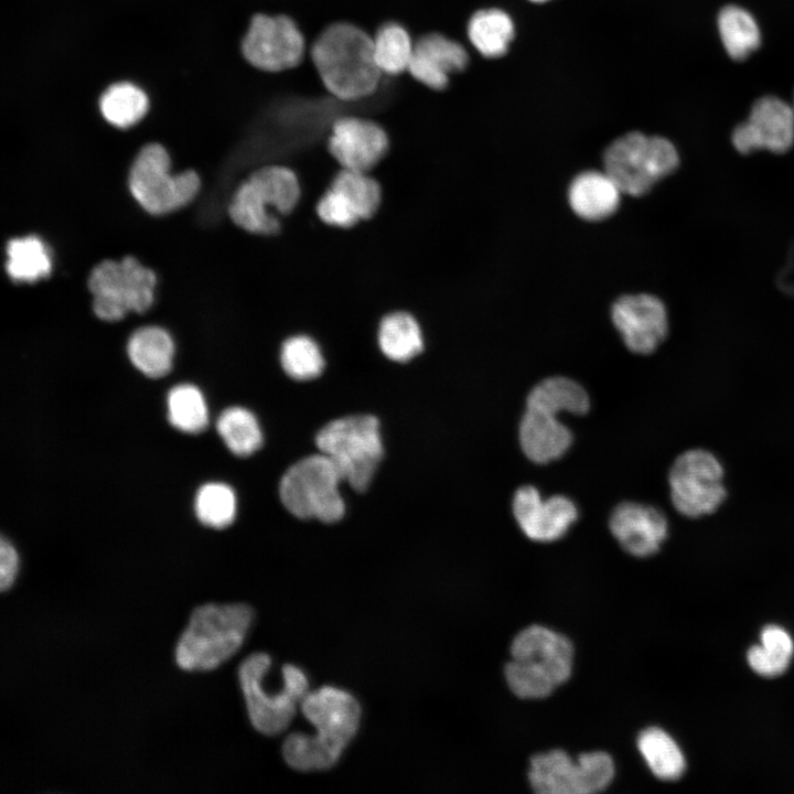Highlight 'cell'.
<instances>
[{"label":"cell","instance_id":"cell-1","mask_svg":"<svg viewBox=\"0 0 794 794\" xmlns=\"http://www.w3.org/2000/svg\"><path fill=\"white\" fill-rule=\"evenodd\" d=\"M301 710L315 734L290 733L282 744L286 763L298 771H322L334 766L357 733L361 705L347 690L323 686L310 691Z\"/></svg>","mask_w":794,"mask_h":794},{"label":"cell","instance_id":"cell-2","mask_svg":"<svg viewBox=\"0 0 794 794\" xmlns=\"http://www.w3.org/2000/svg\"><path fill=\"white\" fill-rule=\"evenodd\" d=\"M311 61L326 90L355 101L376 92L382 77L373 53V36L350 22L326 26L310 49Z\"/></svg>","mask_w":794,"mask_h":794},{"label":"cell","instance_id":"cell-3","mask_svg":"<svg viewBox=\"0 0 794 794\" xmlns=\"http://www.w3.org/2000/svg\"><path fill=\"white\" fill-rule=\"evenodd\" d=\"M246 603H206L194 608L174 651L176 665L187 672L213 670L233 657L254 622Z\"/></svg>","mask_w":794,"mask_h":794},{"label":"cell","instance_id":"cell-4","mask_svg":"<svg viewBox=\"0 0 794 794\" xmlns=\"http://www.w3.org/2000/svg\"><path fill=\"white\" fill-rule=\"evenodd\" d=\"M511 655L504 675L509 689L521 698L549 696L572 672V643L543 625L522 630L512 642Z\"/></svg>","mask_w":794,"mask_h":794},{"label":"cell","instance_id":"cell-5","mask_svg":"<svg viewBox=\"0 0 794 794\" xmlns=\"http://www.w3.org/2000/svg\"><path fill=\"white\" fill-rule=\"evenodd\" d=\"M271 657L264 652L247 656L238 667V680L253 727L266 736H276L288 728L296 709L309 693V679L300 667H282L283 687L269 691L265 685Z\"/></svg>","mask_w":794,"mask_h":794},{"label":"cell","instance_id":"cell-6","mask_svg":"<svg viewBox=\"0 0 794 794\" xmlns=\"http://www.w3.org/2000/svg\"><path fill=\"white\" fill-rule=\"evenodd\" d=\"M301 186L297 174L283 165L253 172L235 191L228 207L230 219L242 229L260 236L280 232L275 214L288 215L298 206Z\"/></svg>","mask_w":794,"mask_h":794},{"label":"cell","instance_id":"cell-7","mask_svg":"<svg viewBox=\"0 0 794 794\" xmlns=\"http://www.w3.org/2000/svg\"><path fill=\"white\" fill-rule=\"evenodd\" d=\"M315 444L337 469L343 481L364 492L383 458L378 419L371 415L348 416L326 423Z\"/></svg>","mask_w":794,"mask_h":794},{"label":"cell","instance_id":"cell-8","mask_svg":"<svg viewBox=\"0 0 794 794\" xmlns=\"http://www.w3.org/2000/svg\"><path fill=\"white\" fill-rule=\"evenodd\" d=\"M679 164L675 146L661 136L632 131L615 139L603 153L604 172L622 193L641 196Z\"/></svg>","mask_w":794,"mask_h":794},{"label":"cell","instance_id":"cell-9","mask_svg":"<svg viewBox=\"0 0 794 794\" xmlns=\"http://www.w3.org/2000/svg\"><path fill=\"white\" fill-rule=\"evenodd\" d=\"M342 481L332 461L320 452L299 460L285 472L279 483V496L283 506L298 518L335 523L345 511L339 491Z\"/></svg>","mask_w":794,"mask_h":794},{"label":"cell","instance_id":"cell-10","mask_svg":"<svg viewBox=\"0 0 794 794\" xmlns=\"http://www.w3.org/2000/svg\"><path fill=\"white\" fill-rule=\"evenodd\" d=\"M667 481L674 508L690 519L712 515L728 495L725 466L716 453L705 448H691L677 455Z\"/></svg>","mask_w":794,"mask_h":794},{"label":"cell","instance_id":"cell-11","mask_svg":"<svg viewBox=\"0 0 794 794\" xmlns=\"http://www.w3.org/2000/svg\"><path fill=\"white\" fill-rule=\"evenodd\" d=\"M157 277L132 256L120 261L104 260L88 277L93 311L100 320L114 322L128 312L143 313L153 303Z\"/></svg>","mask_w":794,"mask_h":794},{"label":"cell","instance_id":"cell-12","mask_svg":"<svg viewBox=\"0 0 794 794\" xmlns=\"http://www.w3.org/2000/svg\"><path fill=\"white\" fill-rule=\"evenodd\" d=\"M129 190L141 207L161 215L190 203L201 185L193 170L170 173V157L159 143L144 146L136 155L128 176Z\"/></svg>","mask_w":794,"mask_h":794},{"label":"cell","instance_id":"cell-13","mask_svg":"<svg viewBox=\"0 0 794 794\" xmlns=\"http://www.w3.org/2000/svg\"><path fill=\"white\" fill-rule=\"evenodd\" d=\"M613 777V760L602 751L580 754L576 761L562 750L539 753L532 758L528 773L533 790L539 794L598 793Z\"/></svg>","mask_w":794,"mask_h":794},{"label":"cell","instance_id":"cell-14","mask_svg":"<svg viewBox=\"0 0 794 794\" xmlns=\"http://www.w3.org/2000/svg\"><path fill=\"white\" fill-rule=\"evenodd\" d=\"M307 44L298 24L288 15L255 14L242 41V53L254 67L282 72L298 66Z\"/></svg>","mask_w":794,"mask_h":794},{"label":"cell","instance_id":"cell-15","mask_svg":"<svg viewBox=\"0 0 794 794\" xmlns=\"http://www.w3.org/2000/svg\"><path fill=\"white\" fill-rule=\"evenodd\" d=\"M731 141L741 154L788 151L794 143L793 107L774 96L758 99L749 118L733 129Z\"/></svg>","mask_w":794,"mask_h":794},{"label":"cell","instance_id":"cell-16","mask_svg":"<svg viewBox=\"0 0 794 794\" xmlns=\"http://www.w3.org/2000/svg\"><path fill=\"white\" fill-rule=\"evenodd\" d=\"M611 316L626 347L636 354L653 353L668 334L666 308L652 294L619 298L612 305Z\"/></svg>","mask_w":794,"mask_h":794},{"label":"cell","instance_id":"cell-17","mask_svg":"<svg viewBox=\"0 0 794 794\" xmlns=\"http://www.w3.org/2000/svg\"><path fill=\"white\" fill-rule=\"evenodd\" d=\"M328 149L342 169L369 172L387 154V132L375 121L346 116L334 121Z\"/></svg>","mask_w":794,"mask_h":794},{"label":"cell","instance_id":"cell-18","mask_svg":"<svg viewBox=\"0 0 794 794\" xmlns=\"http://www.w3.org/2000/svg\"><path fill=\"white\" fill-rule=\"evenodd\" d=\"M512 509L522 532L539 543L559 539L578 518V508L569 497L552 495L544 500L533 485L517 489Z\"/></svg>","mask_w":794,"mask_h":794},{"label":"cell","instance_id":"cell-19","mask_svg":"<svg viewBox=\"0 0 794 794\" xmlns=\"http://www.w3.org/2000/svg\"><path fill=\"white\" fill-rule=\"evenodd\" d=\"M609 527L620 546L635 557L656 554L668 536V521L659 508L623 502L615 506L609 518Z\"/></svg>","mask_w":794,"mask_h":794},{"label":"cell","instance_id":"cell-20","mask_svg":"<svg viewBox=\"0 0 794 794\" xmlns=\"http://www.w3.org/2000/svg\"><path fill=\"white\" fill-rule=\"evenodd\" d=\"M469 62L465 49L440 33H428L415 42L407 72L428 88L444 89L449 75L463 71Z\"/></svg>","mask_w":794,"mask_h":794},{"label":"cell","instance_id":"cell-21","mask_svg":"<svg viewBox=\"0 0 794 794\" xmlns=\"http://www.w3.org/2000/svg\"><path fill=\"white\" fill-rule=\"evenodd\" d=\"M557 414L526 408L519 423V444L533 462L545 464L562 457L572 443L570 429Z\"/></svg>","mask_w":794,"mask_h":794},{"label":"cell","instance_id":"cell-22","mask_svg":"<svg viewBox=\"0 0 794 794\" xmlns=\"http://www.w3.org/2000/svg\"><path fill=\"white\" fill-rule=\"evenodd\" d=\"M622 192L603 171H586L578 174L568 190L572 211L587 221H601L618 208Z\"/></svg>","mask_w":794,"mask_h":794},{"label":"cell","instance_id":"cell-23","mask_svg":"<svg viewBox=\"0 0 794 794\" xmlns=\"http://www.w3.org/2000/svg\"><path fill=\"white\" fill-rule=\"evenodd\" d=\"M127 353L130 362L146 376L159 378L172 367L174 342L160 326H144L135 331L128 340Z\"/></svg>","mask_w":794,"mask_h":794},{"label":"cell","instance_id":"cell-24","mask_svg":"<svg viewBox=\"0 0 794 794\" xmlns=\"http://www.w3.org/2000/svg\"><path fill=\"white\" fill-rule=\"evenodd\" d=\"M377 339L382 353L394 362H408L423 350L420 325L406 311L386 314L379 322Z\"/></svg>","mask_w":794,"mask_h":794},{"label":"cell","instance_id":"cell-25","mask_svg":"<svg viewBox=\"0 0 794 794\" xmlns=\"http://www.w3.org/2000/svg\"><path fill=\"white\" fill-rule=\"evenodd\" d=\"M526 408L552 414L583 415L590 408L586 389L573 379L564 376L548 377L535 385L526 398Z\"/></svg>","mask_w":794,"mask_h":794},{"label":"cell","instance_id":"cell-26","mask_svg":"<svg viewBox=\"0 0 794 794\" xmlns=\"http://www.w3.org/2000/svg\"><path fill=\"white\" fill-rule=\"evenodd\" d=\"M468 36L481 55L496 58L507 52L514 37V24L503 10H479L469 20Z\"/></svg>","mask_w":794,"mask_h":794},{"label":"cell","instance_id":"cell-27","mask_svg":"<svg viewBox=\"0 0 794 794\" xmlns=\"http://www.w3.org/2000/svg\"><path fill=\"white\" fill-rule=\"evenodd\" d=\"M7 257V272L17 282H35L49 277L52 271L50 251L35 235L10 239Z\"/></svg>","mask_w":794,"mask_h":794},{"label":"cell","instance_id":"cell-28","mask_svg":"<svg viewBox=\"0 0 794 794\" xmlns=\"http://www.w3.org/2000/svg\"><path fill=\"white\" fill-rule=\"evenodd\" d=\"M637 748L658 779L673 781L684 773L685 758L675 740L664 730L655 727L643 730L637 738Z\"/></svg>","mask_w":794,"mask_h":794},{"label":"cell","instance_id":"cell-29","mask_svg":"<svg viewBox=\"0 0 794 794\" xmlns=\"http://www.w3.org/2000/svg\"><path fill=\"white\" fill-rule=\"evenodd\" d=\"M415 42L399 23L387 22L373 35V53L382 74L396 76L407 72Z\"/></svg>","mask_w":794,"mask_h":794},{"label":"cell","instance_id":"cell-30","mask_svg":"<svg viewBox=\"0 0 794 794\" xmlns=\"http://www.w3.org/2000/svg\"><path fill=\"white\" fill-rule=\"evenodd\" d=\"M99 108L104 118L117 128H128L147 114L149 100L146 93L129 82L110 85L101 95Z\"/></svg>","mask_w":794,"mask_h":794},{"label":"cell","instance_id":"cell-31","mask_svg":"<svg viewBox=\"0 0 794 794\" xmlns=\"http://www.w3.org/2000/svg\"><path fill=\"white\" fill-rule=\"evenodd\" d=\"M718 29L722 44L733 60L748 57L760 45L755 20L740 7H725L718 17Z\"/></svg>","mask_w":794,"mask_h":794},{"label":"cell","instance_id":"cell-32","mask_svg":"<svg viewBox=\"0 0 794 794\" xmlns=\"http://www.w3.org/2000/svg\"><path fill=\"white\" fill-rule=\"evenodd\" d=\"M330 186L342 195L362 221L371 219L379 211L382 187L369 172L341 169Z\"/></svg>","mask_w":794,"mask_h":794},{"label":"cell","instance_id":"cell-33","mask_svg":"<svg viewBox=\"0 0 794 794\" xmlns=\"http://www.w3.org/2000/svg\"><path fill=\"white\" fill-rule=\"evenodd\" d=\"M217 432L226 447L238 457L256 452L262 444V433L256 417L246 408L229 407L218 417Z\"/></svg>","mask_w":794,"mask_h":794},{"label":"cell","instance_id":"cell-34","mask_svg":"<svg viewBox=\"0 0 794 794\" xmlns=\"http://www.w3.org/2000/svg\"><path fill=\"white\" fill-rule=\"evenodd\" d=\"M168 418L178 430L198 433L208 425L207 406L201 390L191 384L174 386L168 394Z\"/></svg>","mask_w":794,"mask_h":794},{"label":"cell","instance_id":"cell-35","mask_svg":"<svg viewBox=\"0 0 794 794\" xmlns=\"http://www.w3.org/2000/svg\"><path fill=\"white\" fill-rule=\"evenodd\" d=\"M280 363L285 373L296 380L316 378L325 364L318 343L303 334L290 336L282 343Z\"/></svg>","mask_w":794,"mask_h":794},{"label":"cell","instance_id":"cell-36","mask_svg":"<svg viewBox=\"0 0 794 794\" xmlns=\"http://www.w3.org/2000/svg\"><path fill=\"white\" fill-rule=\"evenodd\" d=\"M198 521L216 529L229 526L236 515V496L230 486L219 482L202 485L195 496Z\"/></svg>","mask_w":794,"mask_h":794},{"label":"cell","instance_id":"cell-37","mask_svg":"<svg viewBox=\"0 0 794 794\" xmlns=\"http://www.w3.org/2000/svg\"><path fill=\"white\" fill-rule=\"evenodd\" d=\"M316 214L324 224L341 229L352 228L362 222L357 213L332 187L319 198Z\"/></svg>","mask_w":794,"mask_h":794},{"label":"cell","instance_id":"cell-38","mask_svg":"<svg viewBox=\"0 0 794 794\" xmlns=\"http://www.w3.org/2000/svg\"><path fill=\"white\" fill-rule=\"evenodd\" d=\"M792 658L768 650L763 645H754L748 652L750 667L761 676L775 677L783 674Z\"/></svg>","mask_w":794,"mask_h":794},{"label":"cell","instance_id":"cell-39","mask_svg":"<svg viewBox=\"0 0 794 794\" xmlns=\"http://www.w3.org/2000/svg\"><path fill=\"white\" fill-rule=\"evenodd\" d=\"M19 570V556L14 546L1 537L0 543V589L2 592L12 587Z\"/></svg>","mask_w":794,"mask_h":794},{"label":"cell","instance_id":"cell-40","mask_svg":"<svg viewBox=\"0 0 794 794\" xmlns=\"http://www.w3.org/2000/svg\"><path fill=\"white\" fill-rule=\"evenodd\" d=\"M761 645L788 658H792L794 653L792 637L784 629L776 625H769L762 630Z\"/></svg>","mask_w":794,"mask_h":794},{"label":"cell","instance_id":"cell-41","mask_svg":"<svg viewBox=\"0 0 794 794\" xmlns=\"http://www.w3.org/2000/svg\"><path fill=\"white\" fill-rule=\"evenodd\" d=\"M529 1L538 2V3H539V2H546V1H548V0H529Z\"/></svg>","mask_w":794,"mask_h":794},{"label":"cell","instance_id":"cell-42","mask_svg":"<svg viewBox=\"0 0 794 794\" xmlns=\"http://www.w3.org/2000/svg\"><path fill=\"white\" fill-rule=\"evenodd\" d=\"M792 107H793V110H794V105H793Z\"/></svg>","mask_w":794,"mask_h":794}]
</instances>
